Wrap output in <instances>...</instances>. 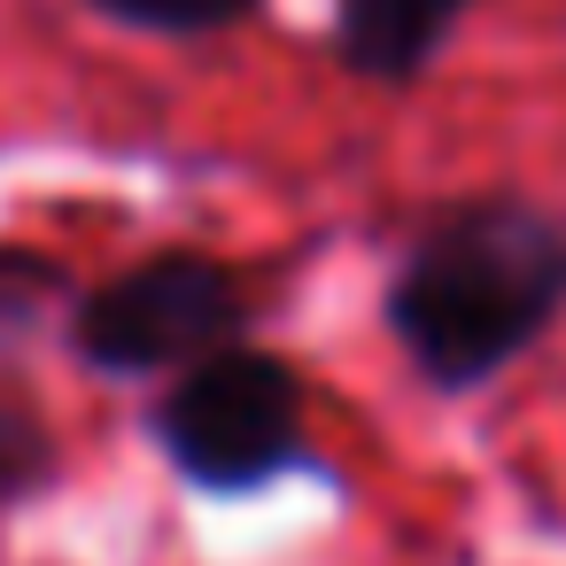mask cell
I'll use <instances>...</instances> for the list:
<instances>
[{"label":"cell","mask_w":566,"mask_h":566,"mask_svg":"<svg viewBox=\"0 0 566 566\" xmlns=\"http://www.w3.org/2000/svg\"><path fill=\"white\" fill-rule=\"evenodd\" d=\"M566 311V226L527 202L450 210L396 272L388 326L434 388H473Z\"/></svg>","instance_id":"1"},{"label":"cell","mask_w":566,"mask_h":566,"mask_svg":"<svg viewBox=\"0 0 566 566\" xmlns=\"http://www.w3.org/2000/svg\"><path fill=\"white\" fill-rule=\"evenodd\" d=\"M156 434L202 489H256L303 450V380L264 349H218L164 396Z\"/></svg>","instance_id":"2"},{"label":"cell","mask_w":566,"mask_h":566,"mask_svg":"<svg viewBox=\"0 0 566 566\" xmlns=\"http://www.w3.org/2000/svg\"><path fill=\"white\" fill-rule=\"evenodd\" d=\"M241 326V280L218 256H148L117 272L102 295L78 311V349L102 373H164V365H202L233 342Z\"/></svg>","instance_id":"3"},{"label":"cell","mask_w":566,"mask_h":566,"mask_svg":"<svg viewBox=\"0 0 566 566\" xmlns=\"http://www.w3.org/2000/svg\"><path fill=\"white\" fill-rule=\"evenodd\" d=\"M465 0H342V55L365 78H411Z\"/></svg>","instance_id":"4"},{"label":"cell","mask_w":566,"mask_h":566,"mask_svg":"<svg viewBox=\"0 0 566 566\" xmlns=\"http://www.w3.org/2000/svg\"><path fill=\"white\" fill-rule=\"evenodd\" d=\"M48 481H55V434L40 427V411H24V403L0 396V512L24 504Z\"/></svg>","instance_id":"5"},{"label":"cell","mask_w":566,"mask_h":566,"mask_svg":"<svg viewBox=\"0 0 566 566\" xmlns=\"http://www.w3.org/2000/svg\"><path fill=\"white\" fill-rule=\"evenodd\" d=\"M94 9H109L125 24H148V32H218V24L249 17L256 0H94Z\"/></svg>","instance_id":"6"}]
</instances>
